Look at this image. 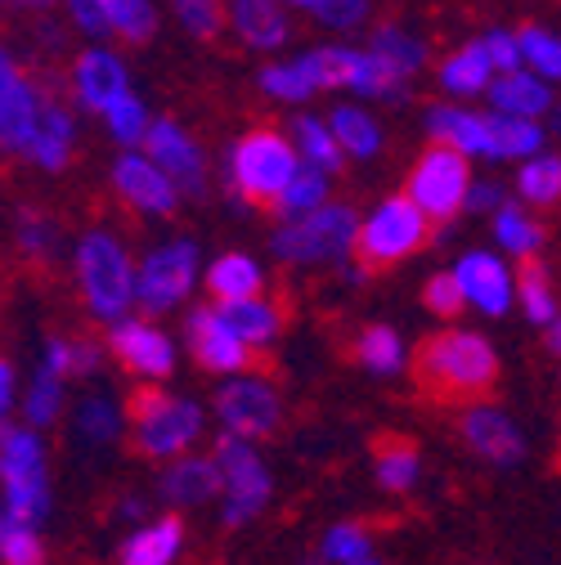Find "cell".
<instances>
[{"label": "cell", "instance_id": "12", "mask_svg": "<svg viewBox=\"0 0 561 565\" xmlns=\"http://www.w3.org/2000/svg\"><path fill=\"white\" fill-rule=\"evenodd\" d=\"M212 458H216V467H221V476H225L221 521H225L230 530H243V525L256 521V516L265 512V503H269V489H274L269 467L261 462L256 440H243V436H230V431L216 440Z\"/></svg>", "mask_w": 561, "mask_h": 565}, {"label": "cell", "instance_id": "31", "mask_svg": "<svg viewBox=\"0 0 561 565\" xmlns=\"http://www.w3.org/2000/svg\"><path fill=\"white\" fill-rule=\"evenodd\" d=\"M369 45L395 67V73H404L409 82L432 63V45H427V36H423V32H413L409 23H378V28H369Z\"/></svg>", "mask_w": 561, "mask_h": 565}, {"label": "cell", "instance_id": "49", "mask_svg": "<svg viewBox=\"0 0 561 565\" xmlns=\"http://www.w3.org/2000/svg\"><path fill=\"white\" fill-rule=\"evenodd\" d=\"M319 28L337 32V36H350V32H364L373 23V0H328L324 14L315 19Z\"/></svg>", "mask_w": 561, "mask_h": 565}, {"label": "cell", "instance_id": "47", "mask_svg": "<svg viewBox=\"0 0 561 565\" xmlns=\"http://www.w3.org/2000/svg\"><path fill=\"white\" fill-rule=\"evenodd\" d=\"M176 23L198 36V41H212L225 32V0H167Z\"/></svg>", "mask_w": 561, "mask_h": 565}, {"label": "cell", "instance_id": "9", "mask_svg": "<svg viewBox=\"0 0 561 565\" xmlns=\"http://www.w3.org/2000/svg\"><path fill=\"white\" fill-rule=\"evenodd\" d=\"M193 282H202V260L193 238H167L145 260H135V306L145 315H167L189 301Z\"/></svg>", "mask_w": 561, "mask_h": 565}, {"label": "cell", "instance_id": "11", "mask_svg": "<svg viewBox=\"0 0 561 565\" xmlns=\"http://www.w3.org/2000/svg\"><path fill=\"white\" fill-rule=\"evenodd\" d=\"M54 95L32 67L0 41V153L6 158H28V145L36 135V121Z\"/></svg>", "mask_w": 561, "mask_h": 565}, {"label": "cell", "instance_id": "60", "mask_svg": "<svg viewBox=\"0 0 561 565\" xmlns=\"http://www.w3.org/2000/svg\"><path fill=\"white\" fill-rule=\"evenodd\" d=\"M10 534V512H6V503H0V539Z\"/></svg>", "mask_w": 561, "mask_h": 565}, {"label": "cell", "instance_id": "51", "mask_svg": "<svg viewBox=\"0 0 561 565\" xmlns=\"http://www.w3.org/2000/svg\"><path fill=\"white\" fill-rule=\"evenodd\" d=\"M0 565H45V543L28 525H10V534L0 539Z\"/></svg>", "mask_w": 561, "mask_h": 565}, {"label": "cell", "instance_id": "41", "mask_svg": "<svg viewBox=\"0 0 561 565\" xmlns=\"http://www.w3.org/2000/svg\"><path fill=\"white\" fill-rule=\"evenodd\" d=\"M73 427H77V440L104 449V445H113V440L130 427V422L121 417V408H117L113 395H86V399L77 404V413H73Z\"/></svg>", "mask_w": 561, "mask_h": 565}, {"label": "cell", "instance_id": "5", "mask_svg": "<svg viewBox=\"0 0 561 565\" xmlns=\"http://www.w3.org/2000/svg\"><path fill=\"white\" fill-rule=\"evenodd\" d=\"M126 422H130L135 449L145 458H154V462H171V458L189 454L202 440V427H207L202 404H193L184 395H171L162 386H139L130 395Z\"/></svg>", "mask_w": 561, "mask_h": 565}, {"label": "cell", "instance_id": "13", "mask_svg": "<svg viewBox=\"0 0 561 565\" xmlns=\"http://www.w3.org/2000/svg\"><path fill=\"white\" fill-rule=\"evenodd\" d=\"M212 408H216L221 431L243 436V440H265L278 427V417H284V404H278L274 382L269 377H256V373L225 377V386L216 391Z\"/></svg>", "mask_w": 561, "mask_h": 565}, {"label": "cell", "instance_id": "24", "mask_svg": "<svg viewBox=\"0 0 561 565\" xmlns=\"http://www.w3.org/2000/svg\"><path fill=\"white\" fill-rule=\"evenodd\" d=\"M77 158V104H63V99H50L41 121H36V135L28 145V158L36 171H63L67 162Z\"/></svg>", "mask_w": 561, "mask_h": 565}, {"label": "cell", "instance_id": "10", "mask_svg": "<svg viewBox=\"0 0 561 565\" xmlns=\"http://www.w3.org/2000/svg\"><path fill=\"white\" fill-rule=\"evenodd\" d=\"M476 175H472V158H463L449 145H432L417 153L413 171H409V198L432 216V225H449L458 211H467V193H472Z\"/></svg>", "mask_w": 561, "mask_h": 565}, {"label": "cell", "instance_id": "6", "mask_svg": "<svg viewBox=\"0 0 561 565\" xmlns=\"http://www.w3.org/2000/svg\"><path fill=\"white\" fill-rule=\"evenodd\" d=\"M360 243V211L350 202H324L310 216L278 221L274 230V256L284 265H346Z\"/></svg>", "mask_w": 561, "mask_h": 565}, {"label": "cell", "instance_id": "36", "mask_svg": "<svg viewBox=\"0 0 561 565\" xmlns=\"http://www.w3.org/2000/svg\"><path fill=\"white\" fill-rule=\"evenodd\" d=\"M517 202L526 206H561V153L539 149L517 162Z\"/></svg>", "mask_w": 561, "mask_h": 565}, {"label": "cell", "instance_id": "58", "mask_svg": "<svg viewBox=\"0 0 561 565\" xmlns=\"http://www.w3.org/2000/svg\"><path fill=\"white\" fill-rule=\"evenodd\" d=\"M543 130H548V135H557V139H561V99H557V104H552V113H548V117H543Z\"/></svg>", "mask_w": 561, "mask_h": 565}, {"label": "cell", "instance_id": "14", "mask_svg": "<svg viewBox=\"0 0 561 565\" xmlns=\"http://www.w3.org/2000/svg\"><path fill=\"white\" fill-rule=\"evenodd\" d=\"M130 90V67L113 41H86L67 63V95L82 113H104L113 99Z\"/></svg>", "mask_w": 561, "mask_h": 565}, {"label": "cell", "instance_id": "25", "mask_svg": "<svg viewBox=\"0 0 561 565\" xmlns=\"http://www.w3.org/2000/svg\"><path fill=\"white\" fill-rule=\"evenodd\" d=\"M158 489H162V499L176 503V508H198V503H212L216 493H225V476H221L216 458H189V454H180V458H171L162 467Z\"/></svg>", "mask_w": 561, "mask_h": 565}, {"label": "cell", "instance_id": "45", "mask_svg": "<svg viewBox=\"0 0 561 565\" xmlns=\"http://www.w3.org/2000/svg\"><path fill=\"white\" fill-rule=\"evenodd\" d=\"M59 408H63V377L50 369V364H41L36 369V377H32V386L23 391V417H28V427H50V422H59Z\"/></svg>", "mask_w": 561, "mask_h": 565}, {"label": "cell", "instance_id": "43", "mask_svg": "<svg viewBox=\"0 0 561 565\" xmlns=\"http://www.w3.org/2000/svg\"><path fill=\"white\" fill-rule=\"evenodd\" d=\"M517 41H521V63L530 73L561 86V32H552L543 23H526V28H517Z\"/></svg>", "mask_w": 561, "mask_h": 565}, {"label": "cell", "instance_id": "17", "mask_svg": "<svg viewBox=\"0 0 561 565\" xmlns=\"http://www.w3.org/2000/svg\"><path fill=\"white\" fill-rule=\"evenodd\" d=\"M113 193L139 211V216H171L180 206V189L176 180L145 153V149H121L117 162H113Z\"/></svg>", "mask_w": 561, "mask_h": 565}, {"label": "cell", "instance_id": "32", "mask_svg": "<svg viewBox=\"0 0 561 565\" xmlns=\"http://www.w3.org/2000/svg\"><path fill=\"white\" fill-rule=\"evenodd\" d=\"M350 355H356V364L373 377H395L404 373L409 364V350H404V337L387 323H369L356 332V341H350Z\"/></svg>", "mask_w": 561, "mask_h": 565}, {"label": "cell", "instance_id": "23", "mask_svg": "<svg viewBox=\"0 0 561 565\" xmlns=\"http://www.w3.org/2000/svg\"><path fill=\"white\" fill-rule=\"evenodd\" d=\"M495 77H499V67H495V58H489V50H485V41L480 36H472V41H463L458 50H449L441 63H436V86H441V95L445 99H485L489 95V86H495Z\"/></svg>", "mask_w": 561, "mask_h": 565}, {"label": "cell", "instance_id": "28", "mask_svg": "<svg viewBox=\"0 0 561 565\" xmlns=\"http://www.w3.org/2000/svg\"><path fill=\"white\" fill-rule=\"evenodd\" d=\"M180 547H184L180 516H154V521H139V530L121 543L117 565H176Z\"/></svg>", "mask_w": 561, "mask_h": 565}, {"label": "cell", "instance_id": "52", "mask_svg": "<svg viewBox=\"0 0 561 565\" xmlns=\"http://www.w3.org/2000/svg\"><path fill=\"white\" fill-rule=\"evenodd\" d=\"M480 41H485V50H489V58H495L499 73L521 67V41H517L512 28H489V32H480Z\"/></svg>", "mask_w": 561, "mask_h": 565}, {"label": "cell", "instance_id": "53", "mask_svg": "<svg viewBox=\"0 0 561 565\" xmlns=\"http://www.w3.org/2000/svg\"><path fill=\"white\" fill-rule=\"evenodd\" d=\"M512 193L499 184V180H476L472 193H467V211H485V216H495V211L508 202Z\"/></svg>", "mask_w": 561, "mask_h": 565}, {"label": "cell", "instance_id": "20", "mask_svg": "<svg viewBox=\"0 0 561 565\" xmlns=\"http://www.w3.org/2000/svg\"><path fill=\"white\" fill-rule=\"evenodd\" d=\"M139 149H145L176 180V189L184 198L207 193V153H202V145H198V139L180 121L154 117V126H149V135H145V145H139Z\"/></svg>", "mask_w": 561, "mask_h": 565}, {"label": "cell", "instance_id": "56", "mask_svg": "<svg viewBox=\"0 0 561 565\" xmlns=\"http://www.w3.org/2000/svg\"><path fill=\"white\" fill-rule=\"evenodd\" d=\"M284 6H288L293 14H306V19H319V14H324V6H328V0H284Z\"/></svg>", "mask_w": 561, "mask_h": 565}, {"label": "cell", "instance_id": "34", "mask_svg": "<svg viewBox=\"0 0 561 565\" xmlns=\"http://www.w3.org/2000/svg\"><path fill=\"white\" fill-rule=\"evenodd\" d=\"M489 230H495V243H499L504 256L534 260L543 252V225L526 211V202L517 206V198H508L495 216H489Z\"/></svg>", "mask_w": 561, "mask_h": 565}, {"label": "cell", "instance_id": "15", "mask_svg": "<svg viewBox=\"0 0 561 565\" xmlns=\"http://www.w3.org/2000/svg\"><path fill=\"white\" fill-rule=\"evenodd\" d=\"M423 126L436 145H449L472 162H499V126H495V108L489 104L472 108L463 99H441L427 108Z\"/></svg>", "mask_w": 561, "mask_h": 565}, {"label": "cell", "instance_id": "3", "mask_svg": "<svg viewBox=\"0 0 561 565\" xmlns=\"http://www.w3.org/2000/svg\"><path fill=\"white\" fill-rule=\"evenodd\" d=\"M77 288L99 323H117L135 310V260L113 230H86L73 247Z\"/></svg>", "mask_w": 561, "mask_h": 565}, {"label": "cell", "instance_id": "57", "mask_svg": "<svg viewBox=\"0 0 561 565\" xmlns=\"http://www.w3.org/2000/svg\"><path fill=\"white\" fill-rule=\"evenodd\" d=\"M117 512H121L126 521H145V499H126Z\"/></svg>", "mask_w": 561, "mask_h": 565}, {"label": "cell", "instance_id": "7", "mask_svg": "<svg viewBox=\"0 0 561 565\" xmlns=\"http://www.w3.org/2000/svg\"><path fill=\"white\" fill-rule=\"evenodd\" d=\"M350 54L356 45L346 41H328V45H310L301 54H288V58H274L261 67V95L274 99V104H288V108H301L319 95H332V90H346V73H350Z\"/></svg>", "mask_w": 561, "mask_h": 565}, {"label": "cell", "instance_id": "29", "mask_svg": "<svg viewBox=\"0 0 561 565\" xmlns=\"http://www.w3.org/2000/svg\"><path fill=\"white\" fill-rule=\"evenodd\" d=\"M225 323L252 345V350H265L278 341V332H284V306H278L274 297L256 292V297H243V301H216Z\"/></svg>", "mask_w": 561, "mask_h": 565}, {"label": "cell", "instance_id": "37", "mask_svg": "<svg viewBox=\"0 0 561 565\" xmlns=\"http://www.w3.org/2000/svg\"><path fill=\"white\" fill-rule=\"evenodd\" d=\"M99 121H104V130H108V139L117 149H139L145 145V135H149V126H154V108L145 104V95L130 86L121 99H113L99 113Z\"/></svg>", "mask_w": 561, "mask_h": 565}, {"label": "cell", "instance_id": "22", "mask_svg": "<svg viewBox=\"0 0 561 565\" xmlns=\"http://www.w3.org/2000/svg\"><path fill=\"white\" fill-rule=\"evenodd\" d=\"M225 28L252 54H278L293 41V10L284 0H225Z\"/></svg>", "mask_w": 561, "mask_h": 565}, {"label": "cell", "instance_id": "39", "mask_svg": "<svg viewBox=\"0 0 561 565\" xmlns=\"http://www.w3.org/2000/svg\"><path fill=\"white\" fill-rule=\"evenodd\" d=\"M41 364H50L63 382H73V377H95L99 364H104V345L91 341V337H50Z\"/></svg>", "mask_w": 561, "mask_h": 565}, {"label": "cell", "instance_id": "33", "mask_svg": "<svg viewBox=\"0 0 561 565\" xmlns=\"http://www.w3.org/2000/svg\"><path fill=\"white\" fill-rule=\"evenodd\" d=\"M332 130H337V145L346 149L350 162H373L382 153V126L364 104H337L328 113Z\"/></svg>", "mask_w": 561, "mask_h": 565}, {"label": "cell", "instance_id": "40", "mask_svg": "<svg viewBox=\"0 0 561 565\" xmlns=\"http://www.w3.org/2000/svg\"><path fill=\"white\" fill-rule=\"evenodd\" d=\"M332 198V175L328 171H319V167H310V162H301V171L288 180V189L278 193V202H274V216L278 221H297V216H310L315 206H324Z\"/></svg>", "mask_w": 561, "mask_h": 565}, {"label": "cell", "instance_id": "30", "mask_svg": "<svg viewBox=\"0 0 561 565\" xmlns=\"http://www.w3.org/2000/svg\"><path fill=\"white\" fill-rule=\"evenodd\" d=\"M202 282L212 292V301H243V297L265 292V269L247 252H225L202 269Z\"/></svg>", "mask_w": 561, "mask_h": 565}, {"label": "cell", "instance_id": "44", "mask_svg": "<svg viewBox=\"0 0 561 565\" xmlns=\"http://www.w3.org/2000/svg\"><path fill=\"white\" fill-rule=\"evenodd\" d=\"M517 301H521L526 319L539 323V328H548V323L561 315V301H557L552 278H548V269L534 265V260H526V269L517 274Z\"/></svg>", "mask_w": 561, "mask_h": 565}, {"label": "cell", "instance_id": "21", "mask_svg": "<svg viewBox=\"0 0 561 565\" xmlns=\"http://www.w3.org/2000/svg\"><path fill=\"white\" fill-rule=\"evenodd\" d=\"M463 445L489 462V467H517L526 458V436L517 431V422L504 408H489V404H467L463 408Z\"/></svg>", "mask_w": 561, "mask_h": 565}, {"label": "cell", "instance_id": "26", "mask_svg": "<svg viewBox=\"0 0 561 565\" xmlns=\"http://www.w3.org/2000/svg\"><path fill=\"white\" fill-rule=\"evenodd\" d=\"M552 90H557L552 82H543L539 73H530V67L521 63V67H508V73L495 77V86H489L485 104L499 108V113H512V117H534V121H543V117L552 113V104H557Z\"/></svg>", "mask_w": 561, "mask_h": 565}, {"label": "cell", "instance_id": "50", "mask_svg": "<svg viewBox=\"0 0 561 565\" xmlns=\"http://www.w3.org/2000/svg\"><path fill=\"white\" fill-rule=\"evenodd\" d=\"M423 301H427V310H432V315H441V319H458V315L467 310V297H463V288H458L454 269H449V274H432V278H427Z\"/></svg>", "mask_w": 561, "mask_h": 565}, {"label": "cell", "instance_id": "61", "mask_svg": "<svg viewBox=\"0 0 561 565\" xmlns=\"http://www.w3.org/2000/svg\"><path fill=\"white\" fill-rule=\"evenodd\" d=\"M346 565H382V561H378V556L369 552V556H356V561H346Z\"/></svg>", "mask_w": 561, "mask_h": 565}, {"label": "cell", "instance_id": "1", "mask_svg": "<svg viewBox=\"0 0 561 565\" xmlns=\"http://www.w3.org/2000/svg\"><path fill=\"white\" fill-rule=\"evenodd\" d=\"M413 373L432 399L445 404H476L499 382V355L472 328H441L413 355Z\"/></svg>", "mask_w": 561, "mask_h": 565}, {"label": "cell", "instance_id": "2", "mask_svg": "<svg viewBox=\"0 0 561 565\" xmlns=\"http://www.w3.org/2000/svg\"><path fill=\"white\" fill-rule=\"evenodd\" d=\"M301 171V153L293 130L278 126H252L243 130L225 153V189L247 206H274L288 180Z\"/></svg>", "mask_w": 561, "mask_h": 565}, {"label": "cell", "instance_id": "46", "mask_svg": "<svg viewBox=\"0 0 561 565\" xmlns=\"http://www.w3.org/2000/svg\"><path fill=\"white\" fill-rule=\"evenodd\" d=\"M14 243L19 252L32 260V265H50L59 256V225L50 216H41V211H23L19 225H14Z\"/></svg>", "mask_w": 561, "mask_h": 565}, {"label": "cell", "instance_id": "35", "mask_svg": "<svg viewBox=\"0 0 561 565\" xmlns=\"http://www.w3.org/2000/svg\"><path fill=\"white\" fill-rule=\"evenodd\" d=\"M288 130H293V139H297L301 162H310V167H319V171H328V175H337V171L350 162V158H346V149L337 145V130H332V121H328V117L297 113Z\"/></svg>", "mask_w": 561, "mask_h": 565}, {"label": "cell", "instance_id": "54", "mask_svg": "<svg viewBox=\"0 0 561 565\" xmlns=\"http://www.w3.org/2000/svg\"><path fill=\"white\" fill-rule=\"evenodd\" d=\"M59 6V0H0V10L10 14H50Z\"/></svg>", "mask_w": 561, "mask_h": 565}, {"label": "cell", "instance_id": "18", "mask_svg": "<svg viewBox=\"0 0 561 565\" xmlns=\"http://www.w3.org/2000/svg\"><path fill=\"white\" fill-rule=\"evenodd\" d=\"M108 350L121 360V369H130L145 382H167L176 373V341L149 323V319H117L108 323Z\"/></svg>", "mask_w": 561, "mask_h": 565}, {"label": "cell", "instance_id": "48", "mask_svg": "<svg viewBox=\"0 0 561 565\" xmlns=\"http://www.w3.org/2000/svg\"><path fill=\"white\" fill-rule=\"evenodd\" d=\"M324 565H346V561H356V556H369L373 543H369V525L360 521H341L324 534Z\"/></svg>", "mask_w": 561, "mask_h": 565}, {"label": "cell", "instance_id": "27", "mask_svg": "<svg viewBox=\"0 0 561 565\" xmlns=\"http://www.w3.org/2000/svg\"><path fill=\"white\" fill-rule=\"evenodd\" d=\"M409 86L413 82L404 73H395L373 45H356V54H350V73H346V95L373 99V104H400L409 95Z\"/></svg>", "mask_w": 561, "mask_h": 565}, {"label": "cell", "instance_id": "4", "mask_svg": "<svg viewBox=\"0 0 561 565\" xmlns=\"http://www.w3.org/2000/svg\"><path fill=\"white\" fill-rule=\"evenodd\" d=\"M0 503L10 512V525L41 530L50 516V476H45V445L36 427L0 422Z\"/></svg>", "mask_w": 561, "mask_h": 565}, {"label": "cell", "instance_id": "59", "mask_svg": "<svg viewBox=\"0 0 561 565\" xmlns=\"http://www.w3.org/2000/svg\"><path fill=\"white\" fill-rule=\"evenodd\" d=\"M543 332H548V350H557V355H561V315H557V319H552Z\"/></svg>", "mask_w": 561, "mask_h": 565}, {"label": "cell", "instance_id": "19", "mask_svg": "<svg viewBox=\"0 0 561 565\" xmlns=\"http://www.w3.org/2000/svg\"><path fill=\"white\" fill-rule=\"evenodd\" d=\"M454 278L467 297V310L504 319L517 301V274L499 252H463L454 265Z\"/></svg>", "mask_w": 561, "mask_h": 565}, {"label": "cell", "instance_id": "55", "mask_svg": "<svg viewBox=\"0 0 561 565\" xmlns=\"http://www.w3.org/2000/svg\"><path fill=\"white\" fill-rule=\"evenodd\" d=\"M14 408V369L0 360V417H6Z\"/></svg>", "mask_w": 561, "mask_h": 565}, {"label": "cell", "instance_id": "42", "mask_svg": "<svg viewBox=\"0 0 561 565\" xmlns=\"http://www.w3.org/2000/svg\"><path fill=\"white\" fill-rule=\"evenodd\" d=\"M373 458H378V484L387 493H409L417 484V476H423V454L409 440H382L373 449Z\"/></svg>", "mask_w": 561, "mask_h": 565}, {"label": "cell", "instance_id": "38", "mask_svg": "<svg viewBox=\"0 0 561 565\" xmlns=\"http://www.w3.org/2000/svg\"><path fill=\"white\" fill-rule=\"evenodd\" d=\"M108 36L121 45H149L158 36V0H99Z\"/></svg>", "mask_w": 561, "mask_h": 565}, {"label": "cell", "instance_id": "8", "mask_svg": "<svg viewBox=\"0 0 561 565\" xmlns=\"http://www.w3.org/2000/svg\"><path fill=\"white\" fill-rule=\"evenodd\" d=\"M427 238H432V216L427 211L417 206L409 193H391L369 211V216H360L356 256L369 269H387V265L409 260Z\"/></svg>", "mask_w": 561, "mask_h": 565}, {"label": "cell", "instance_id": "16", "mask_svg": "<svg viewBox=\"0 0 561 565\" xmlns=\"http://www.w3.org/2000/svg\"><path fill=\"white\" fill-rule=\"evenodd\" d=\"M184 341L193 350V360L207 373H216V377L247 373L252 369V355H256V350L225 323L221 306H193L189 319H184Z\"/></svg>", "mask_w": 561, "mask_h": 565}]
</instances>
